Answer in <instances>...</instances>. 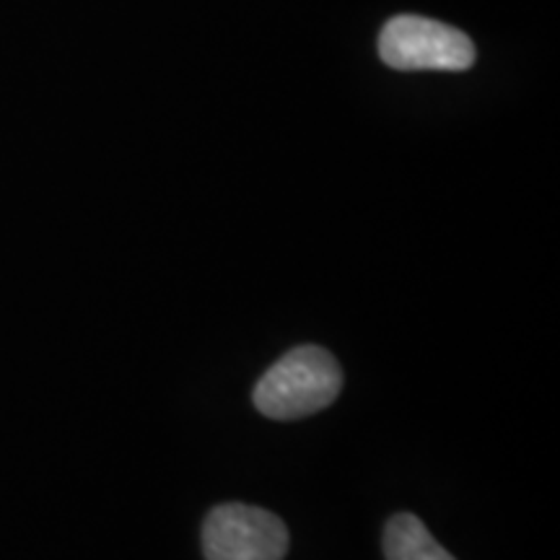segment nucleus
Here are the masks:
<instances>
[{
    "mask_svg": "<svg viewBox=\"0 0 560 560\" xmlns=\"http://www.w3.org/2000/svg\"><path fill=\"white\" fill-rule=\"evenodd\" d=\"M342 389V371L330 350L293 348L255 384L252 400L265 418L299 420L330 408Z\"/></svg>",
    "mask_w": 560,
    "mask_h": 560,
    "instance_id": "obj_1",
    "label": "nucleus"
},
{
    "mask_svg": "<svg viewBox=\"0 0 560 560\" xmlns=\"http://www.w3.org/2000/svg\"><path fill=\"white\" fill-rule=\"evenodd\" d=\"M380 55L395 70H467L475 62V47L467 34L423 16L387 21Z\"/></svg>",
    "mask_w": 560,
    "mask_h": 560,
    "instance_id": "obj_2",
    "label": "nucleus"
},
{
    "mask_svg": "<svg viewBox=\"0 0 560 560\" xmlns=\"http://www.w3.org/2000/svg\"><path fill=\"white\" fill-rule=\"evenodd\" d=\"M206 560H283L289 529L268 509L223 503L202 524Z\"/></svg>",
    "mask_w": 560,
    "mask_h": 560,
    "instance_id": "obj_3",
    "label": "nucleus"
},
{
    "mask_svg": "<svg viewBox=\"0 0 560 560\" xmlns=\"http://www.w3.org/2000/svg\"><path fill=\"white\" fill-rule=\"evenodd\" d=\"M384 558L387 560H457L439 545L431 529L416 514H395L384 527Z\"/></svg>",
    "mask_w": 560,
    "mask_h": 560,
    "instance_id": "obj_4",
    "label": "nucleus"
}]
</instances>
